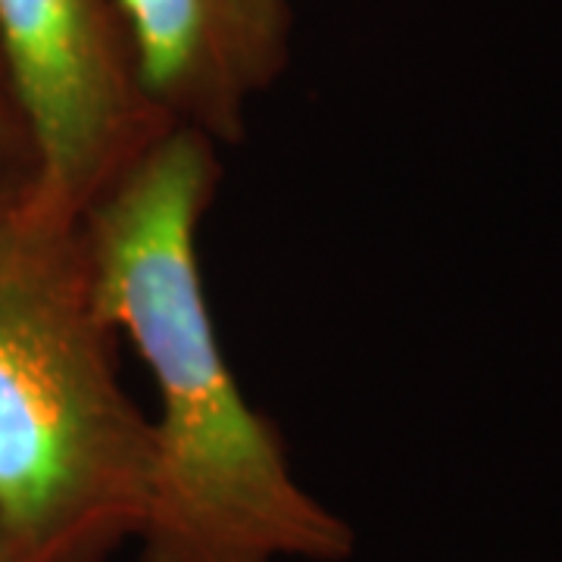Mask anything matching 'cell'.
<instances>
[{"label":"cell","instance_id":"obj_3","mask_svg":"<svg viewBox=\"0 0 562 562\" xmlns=\"http://www.w3.org/2000/svg\"><path fill=\"white\" fill-rule=\"evenodd\" d=\"M0 50L38 150L35 201L63 216L176 128L144 91L122 0H0Z\"/></svg>","mask_w":562,"mask_h":562},{"label":"cell","instance_id":"obj_4","mask_svg":"<svg viewBox=\"0 0 562 562\" xmlns=\"http://www.w3.org/2000/svg\"><path fill=\"white\" fill-rule=\"evenodd\" d=\"M144 91L176 128L238 144L291 63V0H122Z\"/></svg>","mask_w":562,"mask_h":562},{"label":"cell","instance_id":"obj_1","mask_svg":"<svg viewBox=\"0 0 562 562\" xmlns=\"http://www.w3.org/2000/svg\"><path fill=\"white\" fill-rule=\"evenodd\" d=\"M220 144L169 128L81 216L106 325L157 387L140 562H341L357 535L294 475L225 360L198 257Z\"/></svg>","mask_w":562,"mask_h":562},{"label":"cell","instance_id":"obj_2","mask_svg":"<svg viewBox=\"0 0 562 562\" xmlns=\"http://www.w3.org/2000/svg\"><path fill=\"white\" fill-rule=\"evenodd\" d=\"M81 220L0 216V560L106 562L150 497V419L122 387Z\"/></svg>","mask_w":562,"mask_h":562},{"label":"cell","instance_id":"obj_5","mask_svg":"<svg viewBox=\"0 0 562 562\" xmlns=\"http://www.w3.org/2000/svg\"><path fill=\"white\" fill-rule=\"evenodd\" d=\"M38 194V150L0 50V216Z\"/></svg>","mask_w":562,"mask_h":562},{"label":"cell","instance_id":"obj_6","mask_svg":"<svg viewBox=\"0 0 562 562\" xmlns=\"http://www.w3.org/2000/svg\"><path fill=\"white\" fill-rule=\"evenodd\" d=\"M0 562H3V560H0Z\"/></svg>","mask_w":562,"mask_h":562}]
</instances>
